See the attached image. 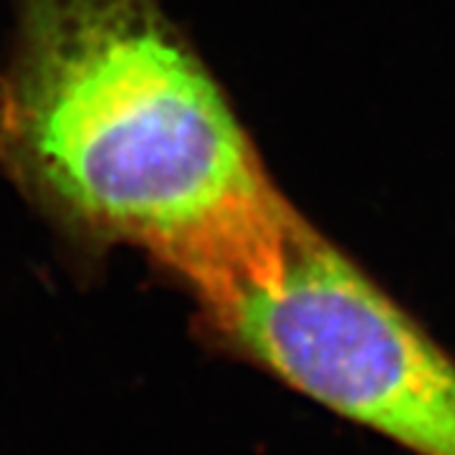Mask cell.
Segmentation results:
<instances>
[{"label": "cell", "instance_id": "6da1fadb", "mask_svg": "<svg viewBox=\"0 0 455 455\" xmlns=\"http://www.w3.org/2000/svg\"><path fill=\"white\" fill-rule=\"evenodd\" d=\"M0 175L82 243L140 248L185 289L299 215L160 0H16Z\"/></svg>", "mask_w": 455, "mask_h": 455}, {"label": "cell", "instance_id": "7a4b0ae2", "mask_svg": "<svg viewBox=\"0 0 455 455\" xmlns=\"http://www.w3.org/2000/svg\"><path fill=\"white\" fill-rule=\"evenodd\" d=\"M228 349L412 455H455V359L301 215L188 291Z\"/></svg>", "mask_w": 455, "mask_h": 455}]
</instances>
